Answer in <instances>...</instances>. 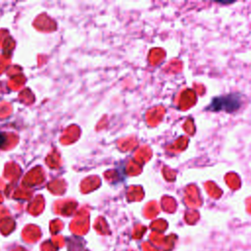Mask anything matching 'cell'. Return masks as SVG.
I'll list each match as a JSON object with an SVG mask.
<instances>
[{"label":"cell","instance_id":"1","mask_svg":"<svg viewBox=\"0 0 251 251\" xmlns=\"http://www.w3.org/2000/svg\"><path fill=\"white\" fill-rule=\"evenodd\" d=\"M242 106V96L239 93H229L219 95L212 98L210 104L206 107V111L226 112L228 114L235 113Z\"/></svg>","mask_w":251,"mask_h":251},{"label":"cell","instance_id":"2","mask_svg":"<svg viewBox=\"0 0 251 251\" xmlns=\"http://www.w3.org/2000/svg\"><path fill=\"white\" fill-rule=\"evenodd\" d=\"M2 144H3V137L2 135H0V147L2 146Z\"/></svg>","mask_w":251,"mask_h":251}]
</instances>
